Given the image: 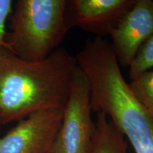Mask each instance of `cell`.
Wrapping results in <instances>:
<instances>
[{
  "mask_svg": "<svg viewBox=\"0 0 153 153\" xmlns=\"http://www.w3.org/2000/svg\"><path fill=\"white\" fill-rule=\"evenodd\" d=\"M78 68L76 57L59 48L41 61L0 52V121L20 120L46 109H64Z\"/></svg>",
  "mask_w": 153,
  "mask_h": 153,
  "instance_id": "obj_1",
  "label": "cell"
},
{
  "mask_svg": "<svg viewBox=\"0 0 153 153\" xmlns=\"http://www.w3.org/2000/svg\"><path fill=\"white\" fill-rule=\"evenodd\" d=\"M66 0H18L13 7L5 51L22 60L47 58L70 29Z\"/></svg>",
  "mask_w": 153,
  "mask_h": 153,
  "instance_id": "obj_2",
  "label": "cell"
},
{
  "mask_svg": "<svg viewBox=\"0 0 153 153\" xmlns=\"http://www.w3.org/2000/svg\"><path fill=\"white\" fill-rule=\"evenodd\" d=\"M91 112L90 83L78 67L51 153H88L95 129Z\"/></svg>",
  "mask_w": 153,
  "mask_h": 153,
  "instance_id": "obj_3",
  "label": "cell"
},
{
  "mask_svg": "<svg viewBox=\"0 0 153 153\" xmlns=\"http://www.w3.org/2000/svg\"><path fill=\"white\" fill-rule=\"evenodd\" d=\"M63 110L30 114L0 137V153H51L62 120Z\"/></svg>",
  "mask_w": 153,
  "mask_h": 153,
  "instance_id": "obj_4",
  "label": "cell"
},
{
  "mask_svg": "<svg viewBox=\"0 0 153 153\" xmlns=\"http://www.w3.org/2000/svg\"><path fill=\"white\" fill-rule=\"evenodd\" d=\"M153 35V1L135 0L110 33L120 65L130 67L140 48Z\"/></svg>",
  "mask_w": 153,
  "mask_h": 153,
  "instance_id": "obj_5",
  "label": "cell"
},
{
  "mask_svg": "<svg viewBox=\"0 0 153 153\" xmlns=\"http://www.w3.org/2000/svg\"><path fill=\"white\" fill-rule=\"evenodd\" d=\"M135 0H71L67 1L69 28L77 27L98 37L110 35Z\"/></svg>",
  "mask_w": 153,
  "mask_h": 153,
  "instance_id": "obj_6",
  "label": "cell"
},
{
  "mask_svg": "<svg viewBox=\"0 0 153 153\" xmlns=\"http://www.w3.org/2000/svg\"><path fill=\"white\" fill-rule=\"evenodd\" d=\"M114 123L135 153H153V116L140 104L132 101L120 107Z\"/></svg>",
  "mask_w": 153,
  "mask_h": 153,
  "instance_id": "obj_7",
  "label": "cell"
},
{
  "mask_svg": "<svg viewBox=\"0 0 153 153\" xmlns=\"http://www.w3.org/2000/svg\"><path fill=\"white\" fill-rule=\"evenodd\" d=\"M95 129L88 153H128L125 137L107 116L97 113Z\"/></svg>",
  "mask_w": 153,
  "mask_h": 153,
  "instance_id": "obj_8",
  "label": "cell"
},
{
  "mask_svg": "<svg viewBox=\"0 0 153 153\" xmlns=\"http://www.w3.org/2000/svg\"><path fill=\"white\" fill-rule=\"evenodd\" d=\"M128 85L137 101L153 116V72H143Z\"/></svg>",
  "mask_w": 153,
  "mask_h": 153,
  "instance_id": "obj_9",
  "label": "cell"
},
{
  "mask_svg": "<svg viewBox=\"0 0 153 153\" xmlns=\"http://www.w3.org/2000/svg\"><path fill=\"white\" fill-rule=\"evenodd\" d=\"M153 67V35L140 48L135 58L130 65L129 76L135 79L143 72Z\"/></svg>",
  "mask_w": 153,
  "mask_h": 153,
  "instance_id": "obj_10",
  "label": "cell"
},
{
  "mask_svg": "<svg viewBox=\"0 0 153 153\" xmlns=\"http://www.w3.org/2000/svg\"><path fill=\"white\" fill-rule=\"evenodd\" d=\"M12 0H0V51H5L6 24L13 11Z\"/></svg>",
  "mask_w": 153,
  "mask_h": 153,
  "instance_id": "obj_11",
  "label": "cell"
},
{
  "mask_svg": "<svg viewBox=\"0 0 153 153\" xmlns=\"http://www.w3.org/2000/svg\"><path fill=\"white\" fill-rule=\"evenodd\" d=\"M1 51H0V52H1Z\"/></svg>",
  "mask_w": 153,
  "mask_h": 153,
  "instance_id": "obj_12",
  "label": "cell"
}]
</instances>
